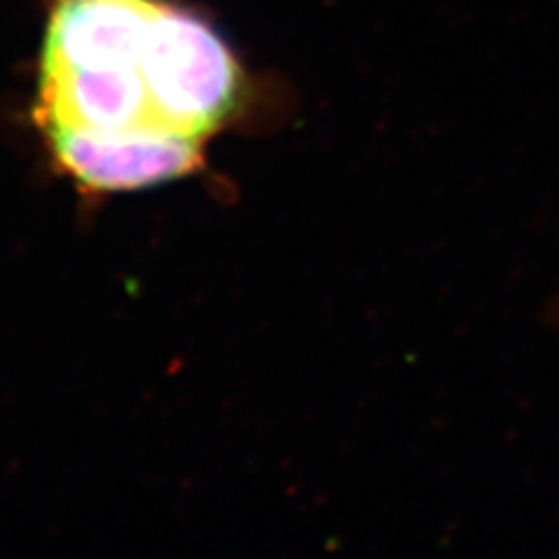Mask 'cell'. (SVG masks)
I'll use <instances>...</instances> for the list:
<instances>
[{
  "instance_id": "obj_2",
  "label": "cell",
  "mask_w": 559,
  "mask_h": 559,
  "mask_svg": "<svg viewBox=\"0 0 559 559\" xmlns=\"http://www.w3.org/2000/svg\"><path fill=\"white\" fill-rule=\"evenodd\" d=\"M57 164L80 187L131 191L178 180L203 164L205 140L159 127L94 131L43 129Z\"/></svg>"
},
{
  "instance_id": "obj_1",
  "label": "cell",
  "mask_w": 559,
  "mask_h": 559,
  "mask_svg": "<svg viewBox=\"0 0 559 559\" xmlns=\"http://www.w3.org/2000/svg\"><path fill=\"white\" fill-rule=\"evenodd\" d=\"M156 117L170 131L207 140L242 105L248 78L215 26L162 0L150 35Z\"/></svg>"
}]
</instances>
